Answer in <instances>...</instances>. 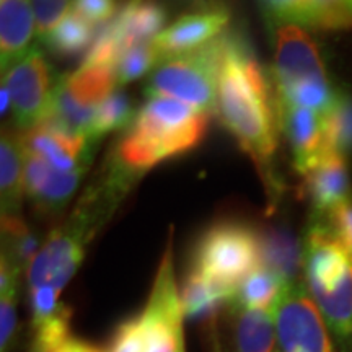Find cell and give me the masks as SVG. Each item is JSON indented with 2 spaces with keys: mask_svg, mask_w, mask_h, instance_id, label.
I'll return each mask as SVG.
<instances>
[{
  "mask_svg": "<svg viewBox=\"0 0 352 352\" xmlns=\"http://www.w3.org/2000/svg\"><path fill=\"white\" fill-rule=\"evenodd\" d=\"M215 114L252 157L267 186H272L279 131L276 94L248 41L239 33L223 36Z\"/></svg>",
  "mask_w": 352,
  "mask_h": 352,
  "instance_id": "obj_1",
  "label": "cell"
},
{
  "mask_svg": "<svg viewBox=\"0 0 352 352\" xmlns=\"http://www.w3.org/2000/svg\"><path fill=\"white\" fill-rule=\"evenodd\" d=\"M209 126V114L173 98H147L114 148L129 168L144 173L160 162L192 151Z\"/></svg>",
  "mask_w": 352,
  "mask_h": 352,
  "instance_id": "obj_2",
  "label": "cell"
},
{
  "mask_svg": "<svg viewBox=\"0 0 352 352\" xmlns=\"http://www.w3.org/2000/svg\"><path fill=\"white\" fill-rule=\"evenodd\" d=\"M223 36L226 33L199 50L162 60L145 82V96L173 98L208 114L215 113Z\"/></svg>",
  "mask_w": 352,
  "mask_h": 352,
  "instance_id": "obj_3",
  "label": "cell"
},
{
  "mask_svg": "<svg viewBox=\"0 0 352 352\" xmlns=\"http://www.w3.org/2000/svg\"><path fill=\"white\" fill-rule=\"evenodd\" d=\"M259 266L258 232L239 222L215 223L202 233L191 263V270L235 292L241 280Z\"/></svg>",
  "mask_w": 352,
  "mask_h": 352,
  "instance_id": "obj_4",
  "label": "cell"
},
{
  "mask_svg": "<svg viewBox=\"0 0 352 352\" xmlns=\"http://www.w3.org/2000/svg\"><path fill=\"white\" fill-rule=\"evenodd\" d=\"M118 88L111 65L82 63L70 76H60L51 111L43 122L78 138H88L96 109Z\"/></svg>",
  "mask_w": 352,
  "mask_h": 352,
  "instance_id": "obj_5",
  "label": "cell"
},
{
  "mask_svg": "<svg viewBox=\"0 0 352 352\" xmlns=\"http://www.w3.org/2000/svg\"><path fill=\"white\" fill-rule=\"evenodd\" d=\"M59 80L60 76H57L38 47H32L3 72L2 85L10 95V113L21 132L30 131L46 120Z\"/></svg>",
  "mask_w": 352,
  "mask_h": 352,
  "instance_id": "obj_6",
  "label": "cell"
},
{
  "mask_svg": "<svg viewBox=\"0 0 352 352\" xmlns=\"http://www.w3.org/2000/svg\"><path fill=\"white\" fill-rule=\"evenodd\" d=\"M183 303L175 280L171 239L158 266L147 305L139 315L145 352H184Z\"/></svg>",
  "mask_w": 352,
  "mask_h": 352,
  "instance_id": "obj_7",
  "label": "cell"
},
{
  "mask_svg": "<svg viewBox=\"0 0 352 352\" xmlns=\"http://www.w3.org/2000/svg\"><path fill=\"white\" fill-rule=\"evenodd\" d=\"M271 314L283 352H334L327 323L300 283L284 285Z\"/></svg>",
  "mask_w": 352,
  "mask_h": 352,
  "instance_id": "obj_8",
  "label": "cell"
},
{
  "mask_svg": "<svg viewBox=\"0 0 352 352\" xmlns=\"http://www.w3.org/2000/svg\"><path fill=\"white\" fill-rule=\"evenodd\" d=\"M272 25V82L276 94H284L290 88L305 83L329 82L318 43L307 32L305 26L283 21H276Z\"/></svg>",
  "mask_w": 352,
  "mask_h": 352,
  "instance_id": "obj_9",
  "label": "cell"
},
{
  "mask_svg": "<svg viewBox=\"0 0 352 352\" xmlns=\"http://www.w3.org/2000/svg\"><path fill=\"white\" fill-rule=\"evenodd\" d=\"M87 245V241L65 223L56 228L30 264V289L52 287L63 292L80 267Z\"/></svg>",
  "mask_w": 352,
  "mask_h": 352,
  "instance_id": "obj_10",
  "label": "cell"
},
{
  "mask_svg": "<svg viewBox=\"0 0 352 352\" xmlns=\"http://www.w3.org/2000/svg\"><path fill=\"white\" fill-rule=\"evenodd\" d=\"M279 129L287 138L294 155V166L302 176L307 175L328 151L324 114L314 109L285 104L276 100Z\"/></svg>",
  "mask_w": 352,
  "mask_h": 352,
  "instance_id": "obj_11",
  "label": "cell"
},
{
  "mask_svg": "<svg viewBox=\"0 0 352 352\" xmlns=\"http://www.w3.org/2000/svg\"><path fill=\"white\" fill-rule=\"evenodd\" d=\"M85 168L60 171L25 147V195L41 214H59L77 191Z\"/></svg>",
  "mask_w": 352,
  "mask_h": 352,
  "instance_id": "obj_12",
  "label": "cell"
},
{
  "mask_svg": "<svg viewBox=\"0 0 352 352\" xmlns=\"http://www.w3.org/2000/svg\"><path fill=\"white\" fill-rule=\"evenodd\" d=\"M228 20H230V15L222 7L186 13L162 30V33L152 43L162 60L186 54L189 51L199 50L226 33L223 30Z\"/></svg>",
  "mask_w": 352,
  "mask_h": 352,
  "instance_id": "obj_13",
  "label": "cell"
},
{
  "mask_svg": "<svg viewBox=\"0 0 352 352\" xmlns=\"http://www.w3.org/2000/svg\"><path fill=\"white\" fill-rule=\"evenodd\" d=\"M26 151L36 153L44 162L60 171L88 170L95 152V142L78 138L57 127L41 122L30 131L21 132Z\"/></svg>",
  "mask_w": 352,
  "mask_h": 352,
  "instance_id": "obj_14",
  "label": "cell"
},
{
  "mask_svg": "<svg viewBox=\"0 0 352 352\" xmlns=\"http://www.w3.org/2000/svg\"><path fill=\"white\" fill-rule=\"evenodd\" d=\"M166 21L164 6L157 0H131L103 32L122 56L131 47L152 43Z\"/></svg>",
  "mask_w": 352,
  "mask_h": 352,
  "instance_id": "obj_15",
  "label": "cell"
},
{
  "mask_svg": "<svg viewBox=\"0 0 352 352\" xmlns=\"http://www.w3.org/2000/svg\"><path fill=\"white\" fill-rule=\"evenodd\" d=\"M305 176L307 195L314 215H328L342 202L352 199V183L346 157L329 152Z\"/></svg>",
  "mask_w": 352,
  "mask_h": 352,
  "instance_id": "obj_16",
  "label": "cell"
},
{
  "mask_svg": "<svg viewBox=\"0 0 352 352\" xmlns=\"http://www.w3.org/2000/svg\"><path fill=\"white\" fill-rule=\"evenodd\" d=\"M329 331L352 346V263L328 284L308 289Z\"/></svg>",
  "mask_w": 352,
  "mask_h": 352,
  "instance_id": "obj_17",
  "label": "cell"
},
{
  "mask_svg": "<svg viewBox=\"0 0 352 352\" xmlns=\"http://www.w3.org/2000/svg\"><path fill=\"white\" fill-rule=\"evenodd\" d=\"M36 20L32 0H0V65L2 72L20 60L30 47Z\"/></svg>",
  "mask_w": 352,
  "mask_h": 352,
  "instance_id": "obj_18",
  "label": "cell"
},
{
  "mask_svg": "<svg viewBox=\"0 0 352 352\" xmlns=\"http://www.w3.org/2000/svg\"><path fill=\"white\" fill-rule=\"evenodd\" d=\"M25 195V144L20 132L3 131L0 140V197L3 215H20Z\"/></svg>",
  "mask_w": 352,
  "mask_h": 352,
  "instance_id": "obj_19",
  "label": "cell"
},
{
  "mask_svg": "<svg viewBox=\"0 0 352 352\" xmlns=\"http://www.w3.org/2000/svg\"><path fill=\"white\" fill-rule=\"evenodd\" d=\"M235 294V290L215 284L201 272L191 270L184 279L182 290L184 316L191 320L210 318L223 303H232Z\"/></svg>",
  "mask_w": 352,
  "mask_h": 352,
  "instance_id": "obj_20",
  "label": "cell"
},
{
  "mask_svg": "<svg viewBox=\"0 0 352 352\" xmlns=\"http://www.w3.org/2000/svg\"><path fill=\"white\" fill-rule=\"evenodd\" d=\"M261 266L276 272L285 283L296 280L298 266L302 264V250L297 241L283 230L266 228L258 232Z\"/></svg>",
  "mask_w": 352,
  "mask_h": 352,
  "instance_id": "obj_21",
  "label": "cell"
},
{
  "mask_svg": "<svg viewBox=\"0 0 352 352\" xmlns=\"http://www.w3.org/2000/svg\"><path fill=\"white\" fill-rule=\"evenodd\" d=\"M285 284L276 272L259 266L241 280L232 303L235 308L271 311Z\"/></svg>",
  "mask_w": 352,
  "mask_h": 352,
  "instance_id": "obj_22",
  "label": "cell"
},
{
  "mask_svg": "<svg viewBox=\"0 0 352 352\" xmlns=\"http://www.w3.org/2000/svg\"><path fill=\"white\" fill-rule=\"evenodd\" d=\"M239 318L235 324V340L239 352H274L276 323L267 310L236 308Z\"/></svg>",
  "mask_w": 352,
  "mask_h": 352,
  "instance_id": "obj_23",
  "label": "cell"
},
{
  "mask_svg": "<svg viewBox=\"0 0 352 352\" xmlns=\"http://www.w3.org/2000/svg\"><path fill=\"white\" fill-rule=\"evenodd\" d=\"M96 38L95 25L87 21L76 12H69L59 25L44 39V44L52 54L72 57L80 54Z\"/></svg>",
  "mask_w": 352,
  "mask_h": 352,
  "instance_id": "obj_24",
  "label": "cell"
},
{
  "mask_svg": "<svg viewBox=\"0 0 352 352\" xmlns=\"http://www.w3.org/2000/svg\"><path fill=\"white\" fill-rule=\"evenodd\" d=\"M2 241V258L20 272L28 270L34 256L41 250L38 236L26 227L20 215H3Z\"/></svg>",
  "mask_w": 352,
  "mask_h": 352,
  "instance_id": "obj_25",
  "label": "cell"
},
{
  "mask_svg": "<svg viewBox=\"0 0 352 352\" xmlns=\"http://www.w3.org/2000/svg\"><path fill=\"white\" fill-rule=\"evenodd\" d=\"M135 116L138 111L132 107L129 95L120 88H114L96 109L88 138L96 144L109 132L129 129Z\"/></svg>",
  "mask_w": 352,
  "mask_h": 352,
  "instance_id": "obj_26",
  "label": "cell"
},
{
  "mask_svg": "<svg viewBox=\"0 0 352 352\" xmlns=\"http://www.w3.org/2000/svg\"><path fill=\"white\" fill-rule=\"evenodd\" d=\"M21 272L7 259L0 261V351L10 352L16 334V297Z\"/></svg>",
  "mask_w": 352,
  "mask_h": 352,
  "instance_id": "obj_27",
  "label": "cell"
},
{
  "mask_svg": "<svg viewBox=\"0 0 352 352\" xmlns=\"http://www.w3.org/2000/svg\"><path fill=\"white\" fill-rule=\"evenodd\" d=\"M328 151L346 157L352 153V95L338 91L333 108L324 114Z\"/></svg>",
  "mask_w": 352,
  "mask_h": 352,
  "instance_id": "obj_28",
  "label": "cell"
},
{
  "mask_svg": "<svg viewBox=\"0 0 352 352\" xmlns=\"http://www.w3.org/2000/svg\"><path fill=\"white\" fill-rule=\"evenodd\" d=\"M70 318L72 311L67 305H63L56 314L33 323L34 341L32 352H52L69 341Z\"/></svg>",
  "mask_w": 352,
  "mask_h": 352,
  "instance_id": "obj_29",
  "label": "cell"
},
{
  "mask_svg": "<svg viewBox=\"0 0 352 352\" xmlns=\"http://www.w3.org/2000/svg\"><path fill=\"white\" fill-rule=\"evenodd\" d=\"M162 63V57L153 46V43L139 44L131 47L120 57L116 64V82L118 87L134 82L145 74L157 67Z\"/></svg>",
  "mask_w": 352,
  "mask_h": 352,
  "instance_id": "obj_30",
  "label": "cell"
},
{
  "mask_svg": "<svg viewBox=\"0 0 352 352\" xmlns=\"http://www.w3.org/2000/svg\"><path fill=\"white\" fill-rule=\"evenodd\" d=\"M264 12L272 23H297L314 28V0H261Z\"/></svg>",
  "mask_w": 352,
  "mask_h": 352,
  "instance_id": "obj_31",
  "label": "cell"
},
{
  "mask_svg": "<svg viewBox=\"0 0 352 352\" xmlns=\"http://www.w3.org/2000/svg\"><path fill=\"white\" fill-rule=\"evenodd\" d=\"M314 28L346 30L352 26L349 0H314Z\"/></svg>",
  "mask_w": 352,
  "mask_h": 352,
  "instance_id": "obj_32",
  "label": "cell"
},
{
  "mask_svg": "<svg viewBox=\"0 0 352 352\" xmlns=\"http://www.w3.org/2000/svg\"><path fill=\"white\" fill-rule=\"evenodd\" d=\"M34 20H36V36L44 41L47 34L59 25L72 6L70 0H32Z\"/></svg>",
  "mask_w": 352,
  "mask_h": 352,
  "instance_id": "obj_33",
  "label": "cell"
},
{
  "mask_svg": "<svg viewBox=\"0 0 352 352\" xmlns=\"http://www.w3.org/2000/svg\"><path fill=\"white\" fill-rule=\"evenodd\" d=\"M108 352H145V336L139 316L126 320L118 327Z\"/></svg>",
  "mask_w": 352,
  "mask_h": 352,
  "instance_id": "obj_34",
  "label": "cell"
},
{
  "mask_svg": "<svg viewBox=\"0 0 352 352\" xmlns=\"http://www.w3.org/2000/svg\"><path fill=\"white\" fill-rule=\"evenodd\" d=\"M323 217H327L333 235L352 259V199L342 202Z\"/></svg>",
  "mask_w": 352,
  "mask_h": 352,
  "instance_id": "obj_35",
  "label": "cell"
},
{
  "mask_svg": "<svg viewBox=\"0 0 352 352\" xmlns=\"http://www.w3.org/2000/svg\"><path fill=\"white\" fill-rule=\"evenodd\" d=\"M118 0H72V10L91 25H100L113 19Z\"/></svg>",
  "mask_w": 352,
  "mask_h": 352,
  "instance_id": "obj_36",
  "label": "cell"
},
{
  "mask_svg": "<svg viewBox=\"0 0 352 352\" xmlns=\"http://www.w3.org/2000/svg\"><path fill=\"white\" fill-rule=\"evenodd\" d=\"M52 352H103V351L96 349L95 346L88 344V342H83L78 340H69Z\"/></svg>",
  "mask_w": 352,
  "mask_h": 352,
  "instance_id": "obj_37",
  "label": "cell"
},
{
  "mask_svg": "<svg viewBox=\"0 0 352 352\" xmlns=\"http://www.w3.org/2000/svg\"><path fill=\"white\" fill-rule=\"evenodd\" d=\"M184 2H196V0H184Z\"/></svg>",
  "mask_w": 352,
  "mask_h": 352,
  "instance_id": "obj_38",
  "label": "cell"
},
{
  "mask_svg": "<svg viewBox=\"0 0 352 352\" xmlns=\"http://www.w3.org/2000/svg\"><path fill=\"white\" fill-rule=\"evenodd\" d=\"M349 6H351V8H352V0H349Z\"/></svg>",
  "mask_w": 352,
  "mask_h": 352,
  "instance_id": "obj_39",
  "label": "cell"
}]
</instances>
